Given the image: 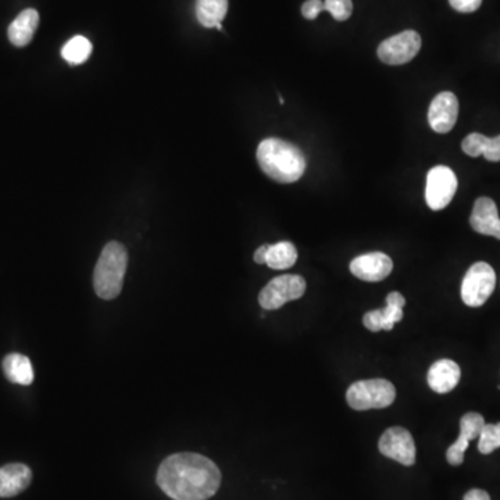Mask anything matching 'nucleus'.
Listing matches in <instances>:
<instances>
[{"label": "nucleus", "mask_w": 500, "mask_h": 500, "mask_svg": "<svg viewBox=\"0 0 500 500\" xmlns=\"http://www.w3.org/2000/svg\"><path fill=\"white\" fill-rule=\"evenodd\" d=\"M449 4L459 13H474L481 7L482 0H449Z\"/></svg>", "instance_id": "26"}, {"label": "nucleus", "mask_w": 500, "mask_h": 500, "mask_svg": "<svg viewBox=\"0 0 500 500\" xmlns=\"http://www.w3.org/2000/svg\"><path fill=\"white\" fill-rule=\"evenodd\" d=\"M463 500H491V496L482 489H471L464 495Z\"/></svg>", "instance_id": "27"}, {"label": "nucleus", "mask_w": 500, "mask_h": 500, "mask_svg": "<svg viewBox=\"0 0 500 500\" xmlns=\"http://www.w3.org/2000/svg\"><path fill=\"white\" fill-rule=\"evenodd\" d=\"M258 165L266 175L281 183H292L305 174V155L293 143L280 138L261 140L258 148Z\"/></svg>", "instance_id": "2"}, {"label": "nucleus", "mask_w": 500, "mask_h": 500, "mask_svg": "<svg viewBox=\"0 0 500 500\" xmlns=\"http://www.w3.org/2000/svg\"><path fill=\"white\" fill-rule=\"evenodd\" d=\"M268 248H270V245H263L256 250L253 258H255L258 265H266V261H267Z\"/></svg>", "instance_id": "28"}, {"label": "nucleus", "mask_w": 500, "mask_h": 500, "mask_svg": "<svg viewBox=\"0 0 500 500\" xmlns=\"http://www.w3.org/2000/svg\"><path fill=\"white\" fill-rule=\"evenodd\" d=\"M296 260H298V250H296L295 245L284 241V242L270 245L266 265L273 270H286V268L292 267Z\"/></svg>", "instance_id": "21"}, {"label": "nucleus", "mask_w": 500, "mask_h": 500, "mask_svg": "<svg viewBox=\"0 0 500 500\" xmlns=\"http://www.w3.org/2000/svg\"><path fill=\"white\" fill-rule=\"evenodd\" d=\"M324 7L336 21H346L353 13L352 0H326Z\"/></svg>", "instance_id": "24"}, {"label": "nucleus", "mask_w": 500, "mask_h": 500, "mask_svg": "<svg viewBox=\"0 0 500 500\" xmlns=\"http://www.w3.org/2000/svg\"><path fill=\"white\" fill-rule=\"evenodd\" d=\"M457 191V177L452 168L436 165L427 175L426 202L434 212L444 210L453 199Z\"/></svg>", "instance_id": "7"}, {"label": "nucleus", "mask_w": 500, "mask_h": 500, "mask_svg": "<svg viewBox=\"0 0 500 500\" xmlns=\"http://www.w3.org/2000/svg\"><path fill=\"white\" fill-rule=\"evenodd\" d=\"M32 481L30 467L21 463L0 467V497H13L29 488Z\"/></svg>", "instance_id": "15"}, {"label": "nucleus", "mask_w": 500, "mask_h": 500, "mask_svg": "<svg viewBox=\"0 0 500 500\" xmlns=\"http://www.w3.org/2000/svg\"><path fill=\"white\" fill-rule=\"evenodd\" d=\"M306 292V281L301 275H281L271 280L258 295V303L265 310H277L288 301L301 298Z\"/></svg>", "instance_id": "6"}, {"label": "nucleus", "mask_w": 500, "mask_h": 500, "mask_svg": "<svg viewBox=\"0 0 500 500\" xmlns=\"http://www.w3.org/2000/svg\"><path fill=\"white\" fill-rule=\"evenodd\" d=\"M4 371L7 379L20 386H31L34 383V369L31 360L20 353L7 354L4 360Z\"/></svg>", "instance_id": "20"}, {"label": "nucleus", "mask_w": 500, "mask_h": 500, "mask_svg": "<svg viewBox=\"0 0 500 500\" xmlns=\"http://www.w3.org/2000/svg\"><path fill=\"white\" fill-rule=\"evenodd\" d=\"M92 54V44L87 38L77 35L63 47L62 57L72 65L82 64Z\"/></svg>", "instance_id": "22"}, {"label": "nucleus", "mask_w": 500, "mask_h": 500, "mask_svg": "<svg viewBox=\"0 0 500 500\" xmlns=\"http://www.w3.org/2000/svg\"><path fill=\"white\" fill-rule=\"evenodd\" d=\"M396 398L394 384L386 379H364L352 384L346 392V401L354 411H363L371 409H386Z\"/></svg>", "instance_id": "4"}, {"label": "nucleus", "mask_w": 500, "mask_h": 500, "mask_svg": "<svg viewBox=\"0 0 500 500\" xmlns=\"http://www.w3.org/2000/svg\"><path fill=\"white\" fill-rule=\"evenodd\" d=\"M404 305H406V299L402 293H389L386 296V308L364 314V326L371 333L394 330V324L399 323L403 318Z\"/></svg>", "instance_id": "10"}, {"label": "nucleus", "mask_w": 500, "mask_h": 500, "mask_svg": "<svg viewBox=\"0 0 500 500\" xmlns=\"http://www.w3.org/2000/svg\"><path fill=\"white\" fill-rule=\"evenodd\" d=\"M156 481L174 500H208L221 485L216 463L202 454H171L160 464Z\"/></svg>", "instance_id": "1"}, {"label": "nucleus", "mask_w": 500, "mask_h": 500, "mask_svg": "<svg viewBox=\"0 0 500 500\" xmlns=\"http://www.w3.org/2000/svg\"><path fill=\"white\" fill-rule=\"evenodd\" d=\"M127 266V249L122 243L113 241L103 248L94 274L95 292L100 299L112 301L120 295Z\"/></svg>", "instance_id": "3"}, {"label": "nucleus", "mask_w": 500, "mask_h": 500, "mask_svg": "<svg viewBox=\"0 0 500 500\" xmlns=\"http://www.w3.org/2000/svg\"><path fill=\"white\" fill-rule=\"evenodd\" d=\"M500 447V423H485L479 434V451L482 454H489Z\"/></svg>", "instance_id": "23"}, {"label": "nucleus", "mask_w": 500, "mask_h": 500, "mask_svg": "<svg viewBox=\"0 0 500 500\" xmlns=\"http://www.w3.org/2000/svg\"><path fill=\"white\" fill-rule=\"evenodd\" d=\"M462 371L456 361L442 359L432 364L428 371V386L436 394H447L453 391L459 384Z\"/></svg>", "instance_id": "16"}, {"label": "nucleus", "mask_w": 500, "mask_h": 500, "mask_svg": "<svg viewBox=\"0 0 500 500\" xmlns=\"http://www.w3.org/2000/svg\"><path fill=\"white\" fill-rule=\"evenodd\" d=\"M228 0H196V19L206 29L223 30L227 16Z\"/></svg>", "instance_id": "19"}, {"label": "nucleus", "mask_w": 500, "mask_h": 500, "mask_svg": "<svg viewBox=\"0 0 500 500\" xmlns=\"http://www.w3.org/2000/svg\"><path fill=\"white\" fill-rule=\"evenodd\" d=\"M421 49V37L419 32L407 31L388 38L379 45L377 54L379 60L389 65H402L411 62Z\"/></svg>", "instance_id": "8"}, {"label": "nucleus", "mask_w": 500, "mask_h": 500, "mask_svg": "<svg viewBox=\"0 0 500 500\" xmlns=\"http://www.w3.org/2000/svg\"><path fill=\"white\" fill-rule=\"evenodd\" d=\"M485 426V419L481 414L471 413L464 414L460 419V436L446 452L447 463L451 466H460L464 462V453L469 447L470 441L479 438L482 428Z\"/></svg>", "instance_id": "13"}, {"label": "nucleus", "mask_w": 500, "mask_h": 500, "mask_svg": "<svg viewBox=\"0 0 500 500\" xmlns=\"http://www.w3.org/2000/svg\"><path fill=\"white\" fill-rule=\"evenodd\" d=\"M462 149L470 157H479L482 155L488 162H500V135L488 138L479 132H472L464 138Z\"/></svg>", "instance_id": "18"}, {"label": "nucleus", "mask_w": 500, "mask_h": 500, "mask_svg": "<svg viewBox=\"0 0 500 500\" xmlns=\"http://www.w3.org/2000/svg\"><path fill=\"white\" fill-rule=\"evenodd\" d=\"M378 449L384 456L406 467L416 463V445L411 432L402 427H392L379 439Z\"/></svg>", "instance_id": "9"}, {"label": "nucleus", "mask_w": 500, "mask_h": 500, "mask_svg": "<svg viewBox=\"0 0 500 500\" xmlns=\"http://www.w3.org/2000/svg\"><path fill=\"white\" fill-rule=\"evenodd\" d=\"M38 25H39V14L37 10L27 9L20 13L10 24L7 31L10 42L17 47H27L32 41Z\"/></svg>", "instance_id": "17"}, {"label": "nucleus", "mask_w": 500, "mask_h": 500, "mask_svg": "<svg viewBox=\"0 0 500 500\" xmlns=\"http://www.w3.org/2000/svg\"><path fill=\"white\" fill-rule=\"evenodd\" d=\"M459 117V100L452 92H441L432 99L428 110V123L438 134H447L453 130Z\"/></svg>", "instance_id": "11"}, {"label": "nucleus", "mask_w": 500, "mask_h": 500, "mask_svg": "<svg viewBox=\"0 0 500 500\" xmlns=\"http://www.w3.org/2000/svg\"><path fill=\"white\" fill-rule=\"evenodd\" d=\"M323 12H326L323 0H306L301 6V14L306 20H316Z\"/></svg>", "instance_id": "25"}, {"label": "nucleus", "mask_w": 500, "mask_h": 500, "mask_svg": "<svg viewBox=\"0 0 500 500\" xmlns=\"http://www.w3.org/2000/svg\"><path fill=\"white\" fill-rule=\"evenodd\" d=\"M495 286H496V274L494 268L479 261L476 265H472L464 275L463 284H462V299L470 308H479L485 305V301H488L489 296L494 293Z\"/></svg>", "instance_id": "5"}, {"label": "nucleus", "mask_w": 500, "mask_h": 500, "mask_svg": "<svg viewBox=\"0 0 500 500\" xmlns=\"http://www.w3.org/2000/svg\"><path fill=\"white\" fill-rule=\"evenodd\" d=\"M394 263L386 253L373 252L359 256L351 263V271L354 277L367 283H378L386 280L392 273Z\"/></svg>", "instance_id": "12"}, {"label": "nucleus", "mask_w": 500, "mask_h": 500, "mask_svg": "<svg viewBox=\"0 0 500 500\" xmlns=\"http://www.w3.org/2000/svg\"><path fill=\"white\" fill-rule=\"evenodd\" d=\"M470 224L476 233L495 236L500 241V218L497 215L496 203L489 198H479L476 200Z\"/></svg>", "instance_id": "14"}]
</instances>
